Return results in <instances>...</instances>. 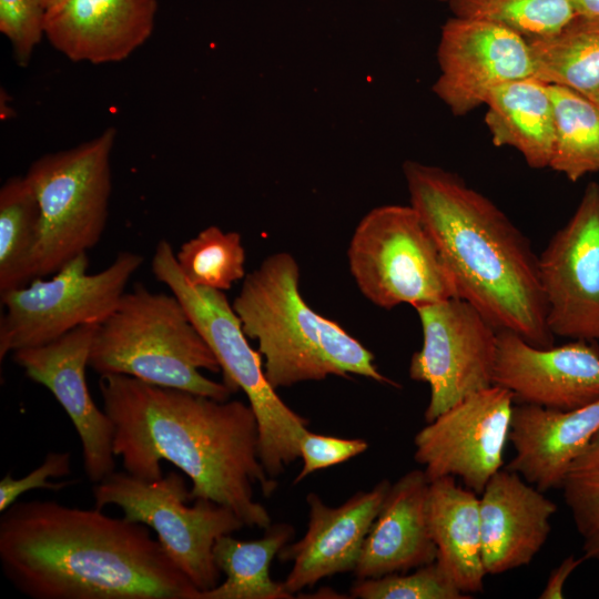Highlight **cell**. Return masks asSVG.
I'll list each match as a JSON object with an SVG mask.
<instances>
[{"label":"cell","mask_w":599,"mask_h":599,"mask_svg":"<svg viewBox=\"0 0 599 599\" xmlns=\"http://www.w3.org/2000/svg\"><path fill=\"white\" fill-rule=\"evenodd\" d=\"M98 385L114 427V455L121 456L126 473L160 479V461L167 460L191 480V500L223 505L248 527L272 525L266 508L254 499V486L268 497L276 481L262 464L258 423L248 403L122 374L100 375Z\"/></svg>","instance_id":"6da1fadb"},{"label":"cell","mask_w":599,"mask_h":599,"mask_svg":"<svg viewBox=\"0 0 599 599\" xmlns=\"http://www.w3.org/2000/svg\"><path fill=\"white\" fill-rule=\"evenodd\" d=\"M4 577L31 599H199L148 526L100 508L16 501L0 517Z\"/></svg>","instance_id":"7a4b0ae2"},{"label":"cell","mask_w":599,"mask_h":599,"mask_svg":"<svg viewBox=\"0 0 599 599\" xmlns=\"http://www.w3.org/2000/svg\"><path fill=\"white\" fill-rule=\"evenodd\" d=\"M403 172L410 205L435 240L458 297L497 331L554 346L538 256L527 236L458 174L416 161H406Z\"/></svg>","instance_id":"3957f363"},{"label":"cell","mask_w":599,"mask_h":599,"mask_svg":"<svg viewBox=\"0 0 599 599\" xmlns=\"http://www.w3.org/2000/svg\"><path fill=\"white\" fill-rule=\"evenodd\" d=\"M300 276L292 254H271L245 275L232 302L243 332L258 343L270 384L277 389L354 374L399 387L378 370L370 351L305 302Z\"/></svg>","instance_id":"277c9868"},{"label":"cell","mask_w":599,"mask_h":599,"mask_svg":"<svg viewBox=\"0 0 599 599\" xmlns=\"http://www.w3.org/2000/svg\"><path fill=\"white\" fill-rule=\"evenodd\" d=\"M89 367L99 375H128L219 400L233 393L201 373H219L221 366L176 296L141 283L97 326Z\"/></svg>","instance_id":"5b68a950"},{"label":"cell","mask_w":599,"mask_h":599,"mask_svg":"<svg viewBox=\"0 0 599 599\" xmlns=\"http://www.w3.org/2000/svg\"><path fill=\"white\" fill-rule=\"evenodd\" d=\"M154 277L176 296L214 353L223 383L246 395L260 429V456L274 479L300 457L298 443L308 420L290 408L266 378L263 359L247 342L241 321L224 292L193 286L177 266L166 240L158 242L151 262Z\"/></svg>","instance_id":"8992f818"},{"label":"cell","mask_w":599,"mask_h":599,"mask_svg":"<svg viewBox=\"0 0 599 599\" xmlns=\"http://www.w3.org/2000/svg\"><path fill=\"white\" fill-rule=\"evenodd\" d=\"M115 135L108 128L77 146L40 156L26 173L41 214L35 277L54 274L99 243L109 214Z\"/></svg>","instance_id":"52a82bcc"},{"label":"cell","mask_w":599,"mask_h":599,"mask_svg":"<svg viewBox=\"0 0 599 599\" xmlns=\"http://www.w3.org/2000/svg\"><path fill=\"white\" fill-rule=\"evenodd\" d=\"M347 260L361 293L380 308L458 297L435 240L412 205H382L364 215Z\"/></svg>","instance_id":"ba28073f"},{"label":"cell","mask_w":599,"mask_h":599,"mask_svg":"<svg viewBox=\"0 0 599 599\" xmlns=\"http://www.w3.org/2000/svg\"><path fill=\"white\" fill-rule=\"evenodd\" d=\"M92 496L94 507L115 506L124 518L153 529L169 557L201 592L221 580L213 557L216 540L245 526L233 510L210 499L196 498L187 506L190 489L176 471L145 480L115 470L93 484Z\"/></svg>","instance_id":"9c48e42d"},{"label":"cell","mask_w":599,"mask_h":599,"mask_svg":"<svg viewBox=\"0 0 599 599\" xmlns=\"http://www.w3.org/2000/svg\"><path fill=\"white\" fill-rule=\"evenodd\" d=\"M143 263L134 252H120L104 270L89 274L82 253L50 280L35 277L26 286L0 294V361L14 351L50 343L85 324L102 323L116 307L133 274Z\"/></svg>","instance_id":"30bf717a"},{"label":"cell","mask_w":599,"mask_h":599,"mask_svg":"<svg viewBox=\"0 0 599 599\" xmlns=\"http://www.w3.org/2000/svg\"><path fill=\"white\" fill-rule=\"evenodd\" d=\"M423 344L409 363V377L426 383L424 413L430 423L441 413L493 384L497 329L471 304L451 297L415 308Z\"/></svg>","instance_id":"8fae6325"},{"label":"cell","mask_w":599,"mask_h":599,"mask_svg":"<svg viewBox=\"0 0 599 599\" xmlns=\"http://www.w3.org/2000/svg\"><path fill=\"white\" fill-rule=\"evenodd\" d=\"M512 394L491 385L465 397L414 437V458L428 480L454 476L480 495L502 468L509 440Z\"/></svg>","instance_id":"7c38bea8"},{"label":"cell","mask_w":599,"mask_h":599,"mask_svg":"<svg viewBox=\"0 0 599 599\" xmlns=\"http://www.w3.org/2000/svg\"><path fill=\"white\" fill-rule=\"evenodd\" d=\"M554 336L599 341V184L590 182L571 217L538 256Z\"/></svg>","instance_id":"4fadbf2b"},{"label":"cell","mask_w":599,"mask_h":599,"mask_svg":"<svg viewBox=\"0 0 599 599\" xmlns=\"http://www.w3.org/2000/svg\"><path fill=\"white\" fill-rule=\"evenodd\" d=\"M437 59L440 74L433 91L456 116L485 104L494 89L535 75L528 40L483 20L447 19Z\"/></svg>","instance_id":"5bb4252c"},{"label":"cell","mask_w":599,"mask_h":599,"mask_svg":"<svg viewBox=\"0 0 599 599\" xmlns=\"http://www.w3.org/2000/svg\"><path fill=\"white\" fill-rule=\"evenodd\" d=\"M97 326L81 325L50 343L11 354L28 378L49 389L71 419L81 441L84 473L93 484L115 471L116 457L113 424L91 397L85 377Z\"/></svg>","instance_id":"9a60e30c"},{"label":"cell","mask_w":599,"mask_h":599,"mask_svg":"<svg viewBox=\"0 0 599 599\" xmlns=\"http://www.w3.org/2000/svg\"><path fill=\"white\" fill-rule=\"evenodd\" d=\"M493 384L508 389L515 404L554 410L583 407L599 399V347L573 339L542 348L500 329Z\"/></svg>","instance_id":"2e32d148"},{"label":"cell","mask_w":599,"mask_h":599,"mask_svg":"<svg viewBox=\"0 0 599 599\" xmlns=\"http://www.w3.org/2000/svg\"><path fill=\"white\" fill-rule=\"evenodd\" d=\"M390 485L388 479H383L370 490H359L336 507L324 504L315 493L306 496L307 530L277 555L280 560L293 562L283 581L288 593L293 596L333 575L354 571Z\"/></svg>","instance_id":"e0dca14e"},{"label":"cell","mask_w":599,"mask_h":599,"mask_svg":"<svg viewBox=\"0 0 599 599\" xmlns=\"http://www.w3.org/2000/svg\"><path fill=\"white\" fill-rule=\"evenodd\" d=\"M158 0H64L45 12L44 38L73 62H121L151 37Z\"/></svg>","instance_id":"ac0fdd59"},{"label":"cell","mask_w":599,"mask_h":599,"mask_svg":"<svg viewBox=\"0 0 599 599\" xmlns=\"http://www.w3.org/2000/svg\"><path fill=\"white\" fill-rule=\"evenodd\" d=\"M557 505L522 477L499 469L479 497L481 556L487 575L529 565L546 544Z\"/></svg>","instance_id":"d6986e66"},{"label":"cell","mask_w":599,"mask_h":599,"mask_svg":"<svg viewBox=\"0 0 599 599\" xmlns=\"http://www.w3.org/2000/svg\"><path fill=\"white\" fill-rule=\"evenodd\" d=\"M599 430V399L571 410L515 404L509 441L515 456L505 467L541 491L561 489L573 459Z\"/></svg>","instance_id":"ffe728a7"},{"label":"cell","mask_w":599,"mask_h":599,"mask_svg":"<svg viewBox=\"0 0 599 599\" xmlns=\"http://www.w3.org/2000/svg\"><path fill=\"white\" fill-rule=\"evenodd\" d=\"M428 488L423 469H413L390 485L353 571L357 579L407 572L436 560L427 518Z\"/></svg>","instance_id":"44dd1931"},{"label":"cell","mask_w":599,"mask_h":599,"mask_svg":"<svg viewBox=\"0 0 599 599\" xmlns=\"http://www.w3.org/2000/svg\"><path fill=\"white\" fill-rule=\"evenodd\" d=\"M427 518L438 564L466 595L481 592L487 576L481 556L479 497L454 476L429 481Z\"/></svg>","instance_id":"7402d4cb"},{"label":"cell","mask_w":599,"mask_h":599,"mask_svg":"<svg viewBox=\"0 0 599 599\" xmlns=\"http://www.w3.org/2000/svg\"><path fill=\"white\" fill-rule=\"evenodd\" d=\"M485 123L496 146L516 149L532 169L549 167L554 151V110L548 83L535 75L494 89Z\"/></svg>","instance_id":"603a6c76"},{"label":"cell","mask_w":599,"mask_h":599,"mask_svg":"<svg viewBox=\"0 0 599 599\" xmlns=\"http://www.w3.org/2000/svg\"><path fill=\"white\" fill-rule=\"evenodd\" d=\"M291 524H272L260 539L220 537L213 548L214 562L225 580L200 592L199 599H290L283 582L272 579L270 567L294 537Z\"/></svg>","instance_id":"cb8c5ba5"},{"label":"cell","mask_w":599,"mask_h":599,"mask_svg":"<svg viewBox=\"0 0 599 599\" xmlns=\"http://www.w3.org/2000/svg\"><path fill=\"white\" fill-rule=\"evenodd\" d=\"M528 42L536 78L587 98L599 90V17L576 14L558 32Z\"/></svg>","instance_id":"d4e9b609"},{"label":"cell","mask_w":599,"mask_h":599,"mask_svg":"<svg viewBox=\"0 0 599 599\" xmlns=\"http://www.w3.org/2000/svg\"><path fill=\"white\" fill-rule=\"evenodd\" d=\"M40 230V207L28 177L8 179L0 190V294L35 278Z\"/></svg>","instance_id":"484cf974"},{"label":"cell","mask_w":599,"mask_h":599,"mask_svg":"<svg viewBox=\"0 0 599 599\" xmlns=\"http://www.w3.org/2000/svg\"><path fill=\"white\" fill-rule=\"evenodd\" d=\"M554 110V151L549 167L577 182L599 172V109L569 88L548 84Z\"/></svg>","instance_id":"4316f807"},{"label":"cell","mask_w":599,"mask_h":599,"mask_svg":"<svg viewBox=\"0 0 599 599\" xmlns=\"http://www.w3.org/2000/svg\"><path fill=\"white\" fill-rule=\"evenodd\" d=\"M175 258L184 278L193 286L224 292L246 275L241 235L215 225L184 242Z\"/></svg>","instance_id":"83f0119b"},{"label":"cell","mask_w":599,"mask_h":599,"mask_svg":"<svg viewBox=\"0 0 599 599\" xmlns=\"http://www.w3.org/2000/svg\"><path fill=\"white\" fill-rule=\"evenodd\" d=\"M454 17L506 27L527 40L551 35L577 13L570 0H448Z\"/></svg>","instance_id":"f1b7e54d"},{"label":"cell","mask_w":599,"mask_h":599,"mask_svg":"<svg viewBox=\"0 0 599 599\" xmlns=\"http://www.w3.org/2000/svg\"><path fill=\"white\" fill-rule=\"evenodd\" d=\"M561 489L583 558L599 561V430L569 466Z\"/></svg>","instance_id":"f546056e"},{"label":"cell","mask_w":599,"mask_h":599,"mask_svg":"<svg viewBox=\"0 0 599 599\" xmlns=\"http://www.w3.org/2000/svg\"><path fill=\"white\" fill-rule=\"evenodd\" d=\"M352 598L361 599H468L437 560L412 573L395 572L377 578L357 579Z\"/></svg>","instance_id":"4dcf8cb0"},{"label":"cell","mask_w":599,"mask_h":599,"mask_svg":"<svg viewBox=\"0 0 599 599\" xmlns=\"http://www.w3.org/2000/svg\"><path fill=\"white\" fill-rule=\"evenodd\" d=\"M45 11L37 0H0V31L19 65H28L44 38Z\"/></svg>","instance_id":"1f68e13d"},{"label":"cell","mask_w":599,"mask_h":599,"mask_svg":"<svg viewBox=\"0 0 599 599\" xmlns=\"http://www.w3.org/2000/svg\"><path fill=\"white\" fill-rule=\"evenodd\" d=\"M367 448L368 443L361 438H338L307 429L298 443L303 466L294 484H298L315 471L345 463L363 454Z\"/></svg>","instance_id":"d6a6232c"},{"label":"cell","mask_w":599,"mask_h":599,"mask_svg":"<svg viewBox=\"0 0 599 599\" xmlns=\"http://www.w3.org/2000/svg\"><path fill=\"white\" fill-rule=\"evenodd\" d=\"M70 474V451H49L40 466L20 478L12 477L9 471L0 481V511H4L27 491L34 489L58 491L75 484L74 480L50 481V479L62 478Z\"/></svg>","instance_id":"836d02e7"},{"label":"cell","mask_w":599,"mask_h":599,"mask_svg":"<svg viewBox=\"0 0 599 599\" xmlns=\"http://www.w3.org/2000/svg\"><path fill=\"white\" fill-rule=\"evenodd\" d=\"M586 560L583 557H566L549 575L547 582L539 595L540 599L564 598V587L570 575Z\"/></svg>","instance_id":"e575fe53"},{"label":"cell","mask_w":599,"mask_h":599,"mask_svg":"<svg viewBox=\"0 0 599 599\" xmlns=\"http://www.w3.org/2000/svg\"><path fill=\"white\" fill-rule=\"evenodd\" d=\"M577 14L599 17V0H570Z\"/></svg>","instance_id":"d590c367"},{"label":"cell","mask_w":599,"mask_h":599,"mask_svg":"<svg viewBox=\"0 0 599 599\" xmlns=\"http://www.w3.org/2000/svg\"><path fill=\"white\" fill-rule=\"evenodd\" d=\"M39 4L44 9L45 12L55 8L64 0H37Z\"/></svg>","instance_id":"8d00e7d4"},{"label":"cell","mask_w":599,"mask_h":599,"mask_svg":"<svg viewBox=\"0 0 599 599\" xmlns=\"http://www.w3.org/2000/svg\"><path fill=\"white\" fill-rule=\"evenodd\" d=\"M588 99L599 109V90Z\"/></svg>","instance_id":"74e56055"},{"label":"cell","mask_w":599,"mask_h":599,"mask_svg":"<svg viewBox=\"0 0 599 599\" xmlns=\"http://www.w3.org/2000/svg\"><path fill=\"white\" fill-rule=\"evenodd\" d=\"M437 1H440V2H447L448 0H437Z\"/></svg>","instance_id":"f35d334b"}]
</instances>
